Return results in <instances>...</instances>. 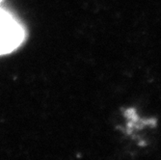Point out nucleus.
<instances>
[{
    "label": "nucleus",
    "instance_id": "f257e3e1",
    "mask_svg": "<svg viewBox=\"0 0 161 160\" xmlns=\"http://www.w3.org/2000/svg\"><path fill=\"white\" fill-rule=\"evenodd\" d=\"M24 31L11 14L0 8V55L12 52L22 42Z\"/></svg>",
    "mask_w": 161,
    "mask_h": 160
},
{
    "label": "nucleus",
    "instance_id": "f03ea898",
    "mask_svg": "<svg viewBox=\"0 0 161 160\" xmlns=\"http://www.w3.org/2000/svg\"><path fill=\"white\" fill-rule=\"evenodd\" d=\"M1 1H2V0H0V2H1Z\"/></svg>",
    "mask_w": 161,
    "mask_h": 160
}]
</instances>
